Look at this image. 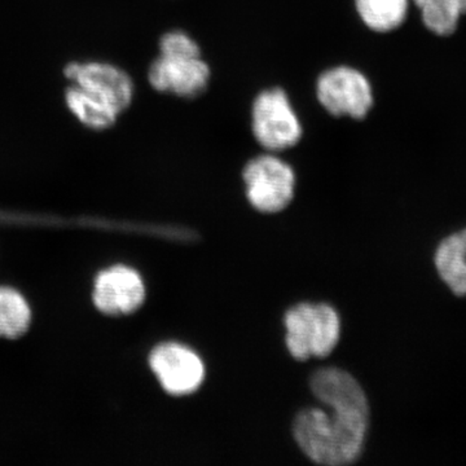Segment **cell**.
Segmentation results:
<instances>
[{"label": "cell", "instance_id": "1", "mask_svg": "<svg viewBox=\"0 0 466 466\" xmlns=\"http://www.w3.org/2000/svg\"><path fill=\"white\" fill-rule=\"evenodd\" d=\"M309 386L330 412L312 408L296 417L293 434L299 449L317 464H351L363 451L370 421L363 389L350 373L337 368L318 370Z\"/></svg>", "mask_w": 466, "mask_h": 466}, {"label": "cell", "instance_id": "2", "mask_svg": "<svg viewBox=\"0 0 466 466\" xmlns=\"http://www.w3.org/2000/svg\"><path fill=\"white\" fill-rule=\"evenodd\" d=\"M66 75L72 82L66 92L67 106L88 127H109L133 99L131 79L110 64H72Z\"/></svg>", "mask_w": 466, "mask_h": 466}, {"label": "cell", "instance_id": "3", "mask_svg": "<svg viewBox=\"0 0 466 466\" xmlns=\"http://www.w3.org/2000/svg\"><path fill=\"white\" fill-rule=\"evenodd\" d=\"M159 47L161 55L149 69L150 85L156 90L182 97H196L207 90L210 70L187 34L168 33Z\"/></svg>", "mask_w": 466, "mask_h": 466}, {"label": "cell", "instance_id": "4", "mask_svg": "<svg viewBox=\"0 0 466 466\" xmlns=\"http://www.w3.org/2000/svg\"><path fill=\"white\" fill-rule=\"evenodd\" d=\"M287 346L291 357L306 360L325 358L341 336V321L330 306L300 303L285 315Z\"/></svg>", "mask_w": 466, "mask_h": 466}, {"label": "cell", "instance_id": "5", "mask_svg": "<svg viewBox=\"0 0 466 466\" xmlns=\"http://www.w3.org/2000/svg\"><path fill=\"white\" fill-rule=\"evenodd\" d=\"M244 180L250 204L262 213H279L293 198V170L274 156L251 159L245 167Z\"/></svg>", "mask_w": 466, "mask_h": 466}, {"label": "cell", "instance_id": "6", "mask_svg": "<svg viewBox=\"0 0 466 466\" xmlns=\"http://www.w3.org/2000/svg\"><path fill=\"white\" fill-rule=\"evenodd\" d=\"M253 131L260 146L283 150L299 142L302 128L280 88L262 92L253 108Z\"/></svg>", "mask_w": 466, "mask_h": 466}, {"label": "cell", "instance_id": "7", "mask_svg": "<svg viewBox=\"0 0 466 466\" xmlns=\"http://www.w3.org/2000/svg\"><path fill=\"white\" fill-rule=\"evenodd\" d=\"M318 97L330 115L363 119L372 108L373 95L366 76L351 67L328 70L318 82Z\"/></svg>", "mask_w": 466, "mask_h": 466}, {"label": "cell", "instance_id": "8", "mask_svg": "<svg viewBox=\"0 0 466 466\" xmlns=\"http://www.w3.org/2000/svg\"><path fill=\"white\" fill-rule=\"evenodd\" d=\"M149 366L164 390L180 397L198 391L205 379L200 357L179 343H162L149 357Z\"/></svg>", "mask_w": 466, "mask_h": 466}, {"label": "cell", "instance_id": "9", "mask_svg": "<svg viewBox=\"0 0 466 466\" xmlns=\"http://www.w3.org/2000/svg\"><path fill=\"white\" fill-rule=\"evenodd\" d=\"M146 299L143 279L126 266L110 267L95 280L94 302L103 314L127 315L137 311Z\"/></svg>", "mask_w": 466, "mask_h": 466}, {"label": "cell", "instance_id": "10", "mask_svg": "<svg viewBox=\"0 0 466 466\" xmlns=\"http://www.w3.org/2000/svg\"><path fill=\"white\" fill-rule=\"evenodd\" d=\"M441 280L456 296H466V229L443 240L435 254Z\"/></svg>", "mask_w": 466, "mask_h": 466}, {"label": "cell", "instance_id": "11", "mask_svg": "<svg viewBox=\"0 0 466 466\" xmlns=\"http://www.w3.org/2000/svg\"><path fill=\"white\" fill-rule=\"evenodd\" d=\"M421 14L422 24L438 36H450L466 16V0H413Z\"/></svg>", "mask_w": 466, "mask_h": 466}, {"label": "cell", "instance_id": "12", "mask_svg": "<svg viewBox=\"0 0 466 466\" xmlns=\"http://www.w3.org/2000/svg\"><path fill=\"white\" fill-rule=\"evenodd\" d=\"M357 8L370 29L389 33L403 25L410 0H357Z\"/></svg>", "mask_w": 466, "mask_h": 466}, {"label": "cell", "instance_id": "13", "mask_svg": "<svg viewBox=\"0 0 466 466\" xmlns=\"http://www.w3.org/2000/svg\"><path fill=\"white\" fill-rule=\"evenodd\" d=\"M32 309L26 299L11 288H0V337L18 339L29 329Z\"/></svg>", "mask_w": 466, "mask_h": 466}]
</instances>
